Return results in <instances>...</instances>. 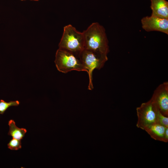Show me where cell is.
<instances>
[{"label": "cell", "mask_w": 168, "mask_h": 168, "mask_svg": "<svg viewBox=\"0 0 168 168\" xmlns=\"http://www.w3.org/2000/svg\"><path fill=\"white\" fill-rule=\"evenodd\" d=\"M78 57L82 64L87 70L89 77L88 89L93 88L92 83V72L96 69H100L106 62L103 58L91 51L84 49Z\"/></svg>", "instance_id": "5"}, {"label": "cell", "mask_w": 168, "mask_h": 168, "mask_svg": "<svg viewBox=\"0 0 168 168\" xmlns=\"http://www.w3.org/2000/svg\"><path fill=\"white\" fill-rule=\"evenodd\" d=\"M158 123L166 127H168V117L163 115L160 111L158 113Z\"/></svg>", "instance_id": "13"}, {"label": "cell", "mask_w": 168, "mask_h": 168, "mask_svg": "<svg viewBox=\"0 0 168 168\" xmlns=\"http://www.w3.org/2000/svg\"><path fill=\"white\" fill-rule=\"evenodd\" d=\"M141 23L142 29L147 32L158 31L168 35V19L151 15L143 17Z\"/></svg>", "instance_id": "7"}, {"label": "cell", "mask_w": 168, "mask_h": 168, "mask_svg": "<svg viewBox=\"0 0 168 168\" xmlns=\"http://www.w3.org/2000/svg\"><path fill=\"white\" fill-rule=\"evenodd\" d=\"M8 124L9 127L8 135L11 136L13 138L21 140L27 132L26 129L17 127L15 121L12 119L9 121Z\"/></svg>", "instance_id": "10"}, {"label": "cell", "mask_w": 168, "mask_h": 168, "mask_svg": "<svg viewBox=\"0 0 168 168\" xmlns=\"http://www.w3.org/2000/svg\"><path fill=\"white\" fill-rule=\"evenodd\" d=\"M138 121L136 126L143 130L149 126L158 123L159 110L152 99L142 103L136 108Z\"/></svg>", "instance_id": "4"}, {"label": "cell", "mask_w": 168, "mask_h": 168, "mask_svg": "<svg viewBox=\"0 0 168 168\" xmlns=\"http://www.w3.org/2000/svg\"><path fill=\"white\" fill-rule=\"evenodd\" d=\"M19 104L20 102L18 100L11 101L7 102L2 100H0V114H3L10 107L17 106Z\"/></svg>", "instance_id": "11"}, {"label": "cell", "mask_w": 168, "mask_h": 168, "mask_svg": "<svg viewBox=\"0 0 168 168\" xmlns=\"http://www.w3.org/2000/svg\"><path fill=\"white\" fill-rule=\"evenodd\" d=\"M166 128L159 123H156L149 126L144 130L154 139L167 142L165 138Z\"/></svg>", "instance_id": "9"}, {"label": "cell", "mask_w": 168, "mask_h": 168, "mask_svg": "<svg viewBox=\"0 0 168 168\" xmlns=\"http://www.w3.org/2000/svg\"><path fill=\"white\" fill-rule=\"evenodd\" d=\"M151 15L168 19V2L166 0H150Z\"/></svg>", "instance_id": "8"}, {"label": "cell", "mask_w": 168, "mask_h": 168, "mask_svg": "<svg viewBox=\"0 0 168 168\" xmlns=\"http://www.w3.org/2000/svg\"><path fill=\"white\" fill-rule=\"evenodd\" d=\"M151 98L161 113L168 116V82L160 85L154 91Z\"/></svg>", "instance_id": "6"}, {"label": "cell", "mask_w": 168, "mask_h": 168, "mask_svg": "<svg viewBox=\"0 0 168 168\" xmlns=\"http://www.w3.org/2000/svg\"><path fill=\"white\" fill-rule=\"evenodd\" d=\"M165 138L166 140L168 141V127L166 128L165 131Z\"/></svg>", "instance_id": "14"}, {"label": "cell", "mask_w": 168, "mask_h": 168, "mask_svg": "<svg viewBox=\"0 0 168 168\" xmlns=\"http://www.w3.org/2000/svg\"><path fill=\"white\" fill-rule=\"evenodd\" d=\"M58 70L67 73L72 70L87 71L77 56L67 50L59 48L56 51L54 61Z\"/></svg>", "instance_id": "3"}, {"label": "cell", "mask_w": 168, "mask_h": 168, "mask_svg": "<svg viewBox=\"0 0 168 168\" xmlns=\"http://www.w3.org/2000/svg\"><path fill=\"white\" fill-rule=\"evenodd\" d=\"M34 0V1H39V0Z\"/></svg>", "instance_id": "15"}, {"label": "cell", "mask_w": 168, "mask_h": 168, "mask_svg": "<svg viewBox=\"0 0 168 168\" xmlns=\"http://www.w3.org/2000/svg\"><path fill=\"white\" fill-rule=\"evenodd\" d=\"M21 140L13 138L7 144L8 147L11 150H18L21 148Z\"/></svg>", "instance_id": "12"}, {"label": "cell", "mask_w": 168, "mask_h": 168, "mask_svg": "<svg viewBox=\"0 0 168 168\" xmlns=\"http://www.w3.org/2000/svg\"><path fill=\"white\" fill-rule=\"evenodd\" d=\"M82 32L85 49L93 52L107 61L109 48L104 27L98 22H94Z\"/></svg>", "instance_id": "1"}, {"label": "cell", "mask_w": 168, "mask_h": 168, "mask_svg": "<svg viewBox=\"0 0 168 168\" xmlns=\"http://www.w3.org/2000/svg\"><path fill=\"white\" fill-rule=\"evenodd\" d=\"M21 0L23 1V0Z\"/></svg>", "instance_id": "16"}, {"label": "cell", "mask_w": 168, "mask_h": 168, "mask_svg": "<svg viewBox=\"0 0 168 168\" xmlns=\"http://www.w3.org/2000/svg\"><path fill=\"white\" fill-rule=\"evenodd\" d=\"M59 48L69 51L77 56L85 49L83 32L77 31L71 25L64 27Z\"/></svg>", "instance_id": "2"}]
</instances>
